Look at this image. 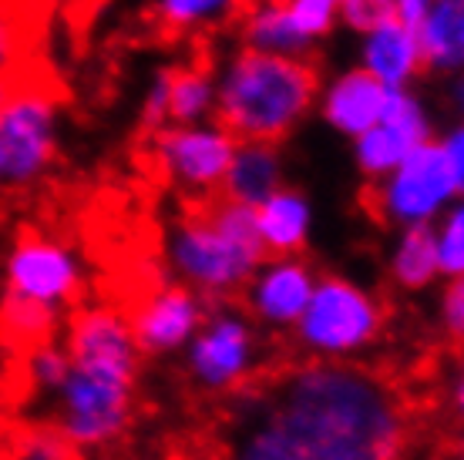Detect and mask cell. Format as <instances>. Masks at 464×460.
<instances>
[{
  "label": "cell",
  "mask_w": 464,
  "mask_h": 460,
  "mask_svg": "<svg viewBox=\"0 0 464 460\" xmlns=\"http://www.w3.org/2000/svg\"><path fill=\"white\" fill-rule=\"evenodd\" d=\"M236 145L239 141L219 121L165 125L149 139V158L175 192L196 198L202 206L212 196H219Z\"/></svg>",
  "instance_id": "10"
},
{
  "label": "cell",
  "mask_w": 464,
  "mask_h": 460,
  "mask_svg": "<svg viewBox=\"0 0 464 460\" xmlns=\"http://www.w3.org/2000/svg\"><path fill=\"white\" fill-rule=\"evenodd\" d=\"M286 14H290L293 31L314 47L324 44L326 37L337 31L340 24V7L337 0H283Z\"/></svg>",
  "instance_id": "26"
},
{
  "label": "cell",
  "mask_w": 464,
  "mask_h": 460,
  "mask_svg": "<svg viewBox=\"0 0 464 460\" xmlns=\"http://www.w3.org/2000/svg\"><path fill=\"white\" fill-rule=\"evenodd\" d=\"M162 259L172 283L209 302H229L243 292L266 253L256 232V212L229 198H209L169 225Z\"/></svg>",
  "instance_id": "4"
},
{
  "label": "cell",
  "mask_w": 464,
  "mask_h": 460,
  "mask_svg": "<svg viewBox=\"0 0 464 460\" xmlns=\"http://www.w3.org/2000/svg\"><path fill=\"white\" fill-rule=\"evenodd\" d=\"M464 0H430L420 14L418 44L424 71L434 74H461L464 71Z\"/></svg>",
  "instance_id": "18"
},
{
  "label": "cell",
  "mask_w": 464,
  "mask_h": 460,
  "mask_svg": "<svg viewBox=\"0 0 464 460\" xmlns=\"http://www.w3.org/2000/svg\"><path fill=\"white\" fill-rule=\"evenodd\" d=\"M276 188H283V155L279 145H263V141H239L232 151L229 172L222 178L219 196L239 206L256 208L266 202Z\"/></svg>",
  "instance_id": "17"
},
{
  "label": "cell",
  "mask_w": 464,
  "mask_h": 460,
  "mask_svg": "<svg viewBox=\"0 0 464 460\" xmlns=\"http://www.w3.org/2000/svg\"><path fill=\"white\" fill-rule=\"evenodd\" d=\"M461 41H464V31H461Z\"/></svg>",
  "instance_id": "38"
},
{
  "label": "cell",
  "mask_w": 464,
  "mask_h": 460,
  "mask_svg": "<svg viewBox=\"0 0 464 460\" xmlns=\"http://www.w3.org/2000/svg\"><path fill=\"white\" fill-rule=\"evenodd\" d=\"M434 141V121L430 111L424 108L418 94L404 88V91H387L381 121L353 139V165L367 182H381L383 175H391L401 161L414 149Z\"/></svg>",
  "instance_id": "12"
},
{
  "label": "cell",
  "mask_w": 464,
  "mask_h": 460,
  "mask_svg": "<svg viewBox=\"0 0 464 460\" xmlns=\"http://www.w3.org/2000/svg\"><path fill=\"white\" fill-rule=\"evenodd\" d=\"M438 320L454 346H464V279H448L438 300Z\"/></svg>",
  "instance_id": "30"
},
{
  "label": "cell",
  "mask_w": 464,
  "mask_h": 460,
  "mask_svg": "<svg viewBox=\"0 0 464 460\" xmlns=\"http://www.w3.org/2000/svg\"><path fill=\"white\" fill-rule=\"evenodd\" d=\"M458 198L461 192L451 165L444 158L441 141L434 139L411 151L381 182H373L371 208L387 225L411 229V225H434Z\"/></svg>",
  "instance_id": "8"
},
{
  "label": "cell",
  "mask_w": 464,
  "mask_h": 460,
  "mask_svg": "<svg viewBox=\"0 0 464 460\" xmlns=\"http://www.w3.org/2000/svg\"><path fill=\"white\" fill-rule=\"evenodd\" d=\"M11 84H14V81L0 78V108H4V104H7V98H11Z\"/></svg>",
  "instance_id": "36"
},
{
  "label": "cell",
  "mask_w": 464,
  "mask_h": 460,
  "mask_svg": "<svg viewBox=\"0 0 464 460\" xmlns=\"http://www.w3.org/2000/svg\"><path fill=\"white\" fill-rule=\"evenodd\" d=\"M84 283L88 273L82 255L58 235L27 229L11 242L4 255V296L34 302L64 320L71 310L82 306Z\"/></svg>",
  "instance_id": "7"
},
{
  "label": "cell",
  "mask_w": 464,
  "mask_h": 460,
  "mask_svg": "<svg viewBox=\"0 0 464 460\" xmlns=\"http://www.w3.org/2000/svg\"><path fill=\"white\" fill-rule=\"evenodd\" d=\"M64 316L51 310H41L34 302L14 300L0 292V343L14 350L17 357L27 353L31 346H41L47 340H58Z\"/></svg>",
  "instance_id": "22"
},
{
  "label": "cell",
  "mask_w": 464,
  "mask_h": 460,
  "mask_svg": "<svg viewBox=\"0 0 464 460\" xmlns=\"http://www.w3.org/2000/svg\"><path fill=\"white\" fill-rule=\"evenodd\" d=\"M256 212V232L266 255H300L314 232V206L300 188L283 185L266 202H259Z\"/></svg>",
  "instance_id": "16"
},
{
  "label": "cell",
  "mask_w": 464,
  "mask_h": 460,
  "mask_svg": "<svg viewBox=\"0 0 464 460\" xmlns=\"http://www.w3.org/2000/svg\"><path fill=\"white\" fill-rule=\"evenodd\" d=\"M430 0H394V17L397 21L411 24V27H418L420 14H424V7H428Z\"/></svg>",
  "instance_id": "33"
},
{
  "label": "cell",
  "mask_w": 464,
  "mask_h": 460,
  "mask_svg": "<svg viewBox=\"0 0 464 460\" xmlns=\"http://www.w3.org/2000/svg\"><path fill=\"white\" fill-rule=\"evenodd\" d=\"M0 460H82V454L47 420L34 417V420H24L4 434Z\"/></svg>",
  "instance_id": "25"
},
{
  "label": "cell",
  "mask_w": 464,
  "mask_h": 460,
  "mask_svg": "<svg viewBox=\"0 0 464 460\" xmlns=\"http://www.w3.org/2000/svg\"><path fill=\"white\" fill-rule=\"evenodd\" d=\"M340 24L353 34H367L377 24L394 17V0H337Z\"/></svg>",
  "instance_id": "29"
},
{
  "label": "cell",
  "mask_w": 464,
  "mask_h": 460,
  "mask_svg": "<svg viewBox=\"0 0 464 460\" xmlns=\"http://www.w3.org/2000/svg\"><path fill=\"white\" fill-rule=\"evenodd\" d=\"M383 306L371 289L347 276L316 279V289L300 322L293 326L296 343L316 363H350L381 340Z\"/></svg>",
  "instance_id": "5"
},
{
  "label": "cell",
  "mask_w": 464,
  "mask_h": 460,
  "mask_svg": "<svg viewBox=\"0 0 464 460\" xmlns=\"http://www.w3.org/2000/svg\"><path fill=\"white\" fill-rule=\"evenodd\" d=\"M314 265L303 255H266L246 283V316L269 330H293L316 289Z\"/></svg>",
  "instance_id": "13"
},
{
  "label": "cell",
  "mask_w": 464,
  "mask_h": 460,
  "mask_svg": "<svg viewBox=\"0 0 464 460\" xmlns=\"http://www.w3.org/2000/svg\"><path fill=\"white\" fill-rule=\"evenodd\" d=\"M411 417L394 383L353 363H303L243 407L226 460H404Z\"/></svg>",
  "instance_id": "1"
},
{
  "label": "cell",
  "mask_w": 464,
  "mask_h": 460,
  "mask_svg": "<svg viewBox=\"0 0 464 460\" xmlns=\"http://www.w3.org/2000/svg\"><path fill=\"white\" fill-rule=\"evenodd\" d=\"M387 269H391V279L407 292H420V289L434 286L441 279L434 225L397 229V239L391 245V255H387Z\"/></svg>",
  "instance_id": "20"
},
{
  "label": "cell",
  "mask_w": 464,
  "mask_h": 460,
  "mask_svg": "<svg viewBox=\"0 0 464 460\" xmlns=\"http://www.w3.org/2000/svg\"><path fill=\"white\" fill-rule=\"evenodd\" d=\"M0 407H4V383H0Z\"/></svg>",
  "instance_id": "37"
},
{
  "label": "cell",
  "mask_w": 464,
  "mask_h": 460,
  "mask_svg": "<svg viewBox=\"0 0 464 460\" xmlns=\"http://www.w3.org/2000/svg\"><path fill=\"white\" fill-rule=\"evenodd\" d=\"M216 121V78L202 64L172 68L169 78V125Z\"/></svg>",
  "instance_id": "23"
},
{
  "label": "cell",
  "mask_w": 464,
  "mask_h": 460,
  "mask_svg": "<svg viewBox=\"0 0 464 460\" xmlns=\"http://www.w3.org/2000/svg\"><path fill=\"white\" fill-rule=\"evenodd\" d=\"M186 377L202 393H239L259 369L256 326L243 310L212 302L206 322L182 350Z\"/></svg>",
  "instance_id": "9"
},
{
  "label": "cell",
  "mask_w": 464,
  "mask_h": 460,
  "mask_svg": "<svg viewBox=\"0 0 464 460\" xmlns=\"http://www.w3.org/2000/svg\"><path fill=\"white\" fill-rule=\"evenodd\" d=\"M61 145V101L44 84H11L0 108V196H24L44 182Z\"/></svg>",
  "instance_id": "6"
},
{
  "label": "cell",
  "mask_w": 464,
  "mask_h": 460,
  "mask_svg": "<svg viewBox=\"0 0 464 460\" xmlns=\"http://www.w3.org/2000/svg\"><path fill=\"white\" fill-rule=\"evenodd\" d=\"M434 245L444 279H464V198L434 222Z\"/></svg>",
  "instance_id": "27"
},
{
  "label": "cell",
  "mask_w": 464,
  "mask_h": 460,
  "mask_svg": "<svg viewBox=\"0 0 464 460\" xmlns=\"http://www.w3.org/2000/svg\"><path fill=\"white\" fill-rule=\"evenodd\" d=\"M316 104H320V118L326 121V128L353 141L381 121L387 88L363 68H347L320 88Z\"/></svg>",
  "instance_id": "14"
},
{
  "label": "cell",
  "mask_w": 464,
  "mask_h": 460,
  "mask_svg": "<svg viewBox=\"0 0 464 460\" xmlns=\"http://www.w3.org/2000/svg\"><path fill=\"white\" fill-rule=\"evenodd\" d=\"M373 81H381L387 91H404L424 74V58L414 27L404 21L377 24L373 31L360 34V64Z\"/></svg>",
  "instance_id": "15"
},
{
  "label": "cell",
  "mask_w": 464,
  "mask_h": 460,
  "mask_svg": "<svg viewBox=\"0 0 464 460\" xmlns=\"http://www.w3.org/2000/svg\"><path fill=\"white\" fill-rule=\"evenodd\" d=\"M236 27H239V41H243L246 51L300 61H310V54H314V47L293 31L283 0H256V4H249L239 14Z\"/></svg>",
  "instance_id": "19"
},
{
  "label": "cell",
  "mask_w": 464,
  "mask_h": 460,
  "mask_svg": "<svg viewBox=\"0 0 464 460\" xmlns=\"http://www.w3.org/2000/svg\"><path fill=\"white\" fill-rule=\"evenodd\" d=\"M451 108H454V115L461 118V125H464V71L454 78V84H451Z\"/></svg>",
  "instance_id": "34"
},
{
  "label": "cell",
  "mask_w": 464,
  "mask_h": 460,
  "mask_svg": "<svg viewBox=\"0 0 464 460\" xmlns=\"http://www.w3.org/2000/svg\"><path fill=\"white\" fill-rule=\"evenodd\" d=\"M169 78H172V68H159L145 84V94H141L139 128L149 139L169 125Z\"/></svg>",
  "instance_id": "28"
},
{
  "label": "cell",
  "mask_w": 464,
  "mask_h": 460,
  "mask_svg": "<svg viewBox=\"0 0 464 460\" xmlns=\"http://www.w3.org/2000/svg\"><path fill=\"white\" fill-rule=\"evenodd\" d=\"M249 4H256V0H249Z\"/></svg>",
  "instance_id": "40"
},
{
  "label": "cell",
  "mask_w": 464,
  "mask_h": 460,
  "mask_svg": "<svg viewBox=\"0 0 464 460\" xmlns=\"http://www.w3.org/2000/svg\"><path fill=\"white\" fill-rule=\"evenodd\" d=\"M441 149H444V158H448V165H451V172H454L458 192H461V198H464V125L461 121L441 139Z\"/></svg>",
  "instance_id": "32"
},
{
  "label": "cell",
  "mask_w": 464,
  "mask_h": 460,
  "mask_svg": "<svg viewBox=\"0 0 464 460\" xmlns=\"http://www.w3.org/2000/svg\"><path fill=\"white\" fill-rule=\"evenodd\" d=\"M68 377L41 420L78 454H105L125 440L139 410L145 357L139 353L128 312L111 302H82L61 326Z\"/></svg>",
  "instance_id": "2"
},
{
  "label": "cell",
  "mask_w": 464,
  "mask_h": 460,
  "mask_svg": "<svg viewBox=\"0 0 464 460\" xmlns=\"http://www.w3.org/2000/svg\"><path fill=\"white\" fill-rule=\"evenodd\" d=\"M461 460H464V450H461Z\"/></svg>",
  "instance_id": "39"
},
{
  "label": "cell",
  "mask_w": 464,
  "mask_h": 460,
  "mask_svg": "<svg viewBox=\"0 0 464 460\" xmlns=\"http://www.w3.org/2000/svg\"><path fill=\"white\" fill-rule=\"evenodd\" d=\"M216 121L236 141L279 145L314 115L320 74L310 61L273 58L259 51H232L212 71Z\"/></svg>",
  "instance_id": "3"
},
{
  "label": "cell",
  "mask_w": 464,
  "mask_h": 460,
  "mask_svg": "<svg viewBox=\"0 0 464 460\" xmlns=\"http://www.w3.org/2000/svg\"><path fill=\"white\" fill-rule=\"evenodd\" d=\"M21 24L14 17V11L0 0V78L11 81L17 61H21Z\"/></svg>",
  "instance_id": "31"
},
{
  "label": "cell",
  "mask_w": 464,
  "mask_h": 460,
  "mask_svg": "<svg viewBox=\"0 0 464 460\" xmlns=\"http://www.w3.org/2000/svg\"><path fill=\"white\" fill-rule=\"evenodd\" d=\"M249 0H151V21L165 34H206L236 24Z\"/></svg>",
  "instance_id": "21"
},
{
  "label": "cell",
  "mask_w": 464,
  "mask_h": 460,
  "mask_svg": "<svg viewBox=\"0 0 464 460\" xmlns=\"http://www.w3.org/2000/svg\"><path fill=\"white\" fill-rule=\"evenodd\" d=\"M454 410H458V420L464 424V373L458 377V387H454Z\"/></svg>",
  "instance_id": "35"
},
{
  "label": "cell",
  "mask_w": 464,
  "mask_h": 460,
  "mask_svg": "<svg viewBox=\"0 0 464 460\" xmlns=\"http://www.w3.org/2000/svg\"><path fill=\"white\" fill-rule=\"evenodd\" d=\"M125 312L141 357L165 359V357H179L192 343L198 326L206 322L209 302L202 300L198 292H192V289L179 286V283L169 279V283H155Z\"/></svg>",
  "instance_id": "11"
},
{
  "label": "cell",
  "mask_w": 464,
  "mask_h": 460,
  "mask_svg": "<svg viewBox=\"0 0 464 460\" xmlns=\"http://www.w3.org/2000/svg\"><path fill=\"white\" fill-rule=\"evenodd\" d=\"M64 377H68V350L61 346V336L31 346L27 353L17 357V380H21L24 397L31 403H41L44 410L47 403L54 400V393L61 390Z\"/></svg>",
  "instance_id": "24"
}]
</instances>
